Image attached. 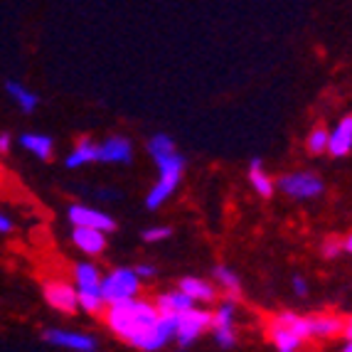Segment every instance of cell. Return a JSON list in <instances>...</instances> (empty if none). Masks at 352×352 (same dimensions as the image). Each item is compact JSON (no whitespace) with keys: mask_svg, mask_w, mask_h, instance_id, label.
<instances>
[{"mask_svg":"<svg viewBox=\"0 0 352 352\" xmlns=\"http://www.w3.org/2000/svg\"><path fill=\"white\" fill-rule=\"evenodd\" d=\"M106 325L126 345L155 352L175 340L177 316L160 313L151 300H138V296L121 303H111L106 311Z\"/></svg>","mask_w":352,"mask_h":352,"instance_id":"6da1fadb","label":"cell"},{"mask_svg":"<svg viewBox=\"0 0 352 352\" xmlns=\"http://www.w3.org/2000/svg\"><path fill=\"white\" fill-rule=\"evenodd\" d=\"M269 340L278 352H296L313 340L311 335V316L283 311L271 318L269 323Z\"/></svg>","mask_w":352,"mask_h":352,"instance_id":"7a4b0ae2","label":"cell"},{"mask_svg":"<svg viewBox=\"0 0 352 352\" xmlns=\"http://www.w3.org/2000/svg\"><path fill=\"white\" fill-rule=\"evenodd\" d=\"M153 163L158 165V182L148 190L146 207L148 210H158V207H163L165 202L173 197V192L180 188L182 175H185V158H182L175 148V151L155 158Z\"/></svg>","mask_w":352,"mask_h":352,"instance_id":"3957f363","label":"cell"},{"mask_svg":"<svg viewBox=\"0 0 352 352\" xmlns=\"http://www.w3.org/2000/svg\"><path fill=\"white\" fill-rule=\"evenodd\" d=\"M74 281H76V298L82 311L101 313L104 308V294H101V271L89 261L74 266Z\"/></svg>","mask_w":352,"mask_h":352,"instance_id":"277c9868","label":"cell"},{"mask_svg":"<svg viewBox=\"0 0 352 352\" xmlns=\"http://www.w3.org/2000/svg\"><path fill=\"white\" fill-rule=\"evenodd\" d=\"M141 276L135 274V269H113L106 276H101V294H104V303H121V300H131L141 294Z\"/></svg>","mask_w":352,"mask_h":352,"instance_id":"5b68a950","label":"cell"},{"mask_svg":"<svg viewBox=\"0 0 352 352\" xmlns=\"http://www.w3.org/2000/svg\"><path fill=\"white\" fill-rule=\"evenodd\" d=\"M276 188L281 190L286 197H291V200L303 202V200H316V197H320L325 185L316 173L296 170V173H286V175L278 177Z\"/></svg>","mask_w":352,"mask_h":352,"instance_id":"8992f818","label":"cell"},{"mask_svg":"<svg viewBox=\"0 0 352 352\" xmlns=\"http://www.w3.org/2000/svg\"><path fill=\"white\" fill-rule=\"evenodd\" d=\"M212 328V313L200 311V308H188L177 313V328H175V342L180 347H190L195 340H200L202 335Z\"/></svg>","mask_w":352,"mask_h":352,"instance_id":"52a82bcc","label":"cell"},{"mask_svg":"<svg viewBox=\"0 0 352 352\" xmlns=\"http://www.w3.org/2000/svg\"><path fill=\"white\" fill-rule=\"evenodd\" d=\"M212 338L219 347L229 350L236 345V303L234 298H227L219 303V308L212 313Z\"/></svg>","mask_w":352,"mask_h":352,"instance_id":"ba28073f","label":"cell"},{"mask_svg":"<svg viewBox=\"0 0 352 352\" xmlns=\"http://www.w3.org/2000/svg\"><path fill=\"white\" fill-rule=\"evenodd\" d=\"M67 219L72 222V227H94L106 232V234L116 229V219L111 214H106L101 210H91V207H84V205H72L67 210Z\"/></svg>","mask_w":352,"mask_h":352,"instance_id":"9c48e42d","label":"cell"},{"mask_svg":"<svg viewBox=\"0 0 352 352\" xmlns=\"http://www.w3.org/2000/svg\"><path fill=\"white\" fill-rule=\"evenodd\" d=\"M131 160H133V143L124 135H111L96 148V163L129 165Z\"/></svg>","mask_w":352,"mask_h":352,"instance_id":"30bf717a","label":"cell"},{"mask_svg":"<svg viewBox=\"0 0 352 352\" xmlns=\"http://www.w3.org/2000/svg\"><path fill=\"white\" fill-rule=\"evenodd\" d=\"M45 340L50 345H57V347H67V350H76V352H94L99 347L94 335H87V333H74V330H59L52 328L45 333Z\"/></svg>","mask_w":352,"mask_h":352,"instance_id":"8fae6325","label":"cell"},{"mask_svg":"<svg viewBox=\"0 0 352 352\" xmlns=\"http://www.w3.org/2000/svg\"><path fill=\"white\" fill-rule=\"evenodd\" d=\"M42 294H45V300H47L54 311H59V313H74L76 308H79L76 286H69V283L50 281V283H45Z\"/></svg>","mask_w":352,"mask_h":352,"instance_id":"7c38bea8","label":"cell"},{"mask_svg":"<svg viewBox=\"0 0 352 352\" xmlns=\"http://www.w3.org/2000/svg\"><path fill=\"white\" fill-rule=\"evenodd\" d=\"M72 241H74L76 249H82L89 256H99L106 249V232L94 229V227H74Z\"/></svg>","mask_w":352,"mask_h":352,"instance_id":"4fadbf2b","label":"cell"},{"mask_svg":"<svg viewBox=\"0 0 352 352\" xmlns=\"http://www.w3.org/2000/svg\"><path fill=\"white\" fill-rule=\"evenodd\" d=\"M352 151V113L338 121L328 138V153L333 158H345L347 153Z\"/></svg>","mask_w":352,"mask_h":352,"instance_id":"5bb4252c","label":"cell"},{"mask_svg":"<svg viewBox=\"0 0 352 352\" xmlns=\"http://www.w3.org/2000/svg\"><path fill=\"white\" fill-rule=\"evenodd\" d=\"M177 288H180V291H185V294H188L195 303H212V300L217 298V288H214V283L205 281V278H197V276L180 278Z\"/></svg>","mask_w":352,"mask_h":352,"instance_id":"9a60e30c","label":"cell"},{"mask_svg":"<svg viewBox=\"0 0 352 352\" xmlns=\"http://www.w3.org/2000/svg\"><path fill=\"white\" fill-rule=\"evenodd\" d=\"M155 305H158L160 313H173V316H177V313L192 308L195 300L190 298L185 291L175 288V291H165V294H160L158 298H155Z\"/></svg>","mask_w":352,"mask_h":352,"instance_id":"2e32d148","label":"cell"},{"mask_svg":"<svg viewBox=\"0 0 352 352\" xmlns=\"http://www.w3.org/2000/svg\"><path fill=\"white\" fill-rule=\"evenodd\" d=\"M20 143H23L25 151H30L35 158L40 160H50L52 158V151H54V141L50 138V135H42V133H25L23 138H20Z\"/></svg>","mask_w":352,"mask_h":352,"instance_id":"e0dca14e","label":"cell"},{"mask_svg":"<svg viewBox=\"0 0 352 352\" xmlns=\"http://www.w3.org/2000/svg\"><path fill=\"white\" fill-rule=\"evenodd\" d=\"M96 148L99 143H94L91 138H82L74 146V151L67 155V168H82L87 163H96Z\"/></svg>","mask_w":352,"mask_h":352,"instance_id":"ac0fdd59","label":"cell"},{"mask_svg":"<svg viewBox=\"0 0 352 352\" xmlns=\"http://www.w3.org/2000/svg\"><path fill=\"white\" fill-rule=\"evenodd\" d=\"M249 182H252V188L256 190L261 197H271L274 190H276V182L266 175L264 165H261V160L258 158H254L252 165H249Z\"/></svg>","mask_w":352,"mask_h":352,"instance_id":"d6986e66","label":"cell"},{"mask_svg":"<svg viewBox=\"0 0 352 352\" xmlns=\"http://www.w3.org/2000/svg\"><path fill=\"white\" fill-rule=\"evenodd\" d=\"M338 333H342V320L335 316H311V335L313 338H320V340H328L335 338Z\"/></svg>","mask_w":352,"mask_h":352,"instance_id":"ffe728a7","label":"cell"},{"mask_svg":"<svg viewBox=\"0 0 352 352\" xmlns=\"http://www.w3.org/2000/svg\"><path fill=\"white\" fill-rule=\"evenodd\" d=\"M212 276H214V281L219 283V288H224V294H227V298H239L241 296V281H239V274H234V271L229 269V266H214V271H212Z\"/></svg>","mask_w":352,"mask_h":352,"instance_id":"44dd1931","label":"cell"},{"mask_svg":"<svg viewBox=\"0 0 352 352\" xmlns=\"http://www.w3.org/2000/svg\"><path fill=\"white\" fill-rule=\"evenodd\" d=\"M8 94L12 96V101H15L25 113H32L37 109V104H40L37 94H32V91H30L28 87H23L20 82H8Z\"/></svg>","mask_w":352,"mask_h":352,"instance_id":"7402d4cb","label":"cell"},{"mask_svg":"<svg viewBox=\"0 0 352 352\" xmlns=\"http://www.w3.org/2000/svg\"><path fill=\"white\" fill-rule=\"evenodd\" d=\"M328 138H330L328 129H323V126L313 129L311 135H308V141H305L308 153H311V155H323V153H328Z\"/></svg>","mask_w":352,"mask_h":352,"instance_id":"603a6c76","label":"cell"},{"mask_svg":"<svg viewBox=\"0 0 352 352\" xmlns=\"http://www.w3.org/2000/svg\"><path fill=\"white\" fill-rule=\"evenodd\" d=\"M170 151H175V141H173L168 133H155L151 141H148V155H151L153 160L165 155V153H170Z\"/></svg>","mask_w":352,"mask_h":352,"instance_id":"cb8c5ba5","label":"cell"},{"mask_svg":"<svg viewBox=\"0 0 352 352\" xmlns=\"http://www.w3.org/2000/svg\"><path fill=\"white\" fill-rule=\"evenodd\" d=\"M173 234V229L170 227H148L143 229V241H148V244H158V241H165V239H170Z\"/></svg>","mask_w":352,"mask_h":352,"instance_id":"d4e9b609","label":"cell"},{"mask_svg":"<svg viewBox=\"0 0 352 352\" xmlns=\"http://www.w3.org/2000/svg\"><path fill=\"white\" fill-rule=\"evenodd\" d=\"M135 274L141 276V281H153V278L158 276V266H153V264H138V266H135Z\"/></svg>","mask_w":352,"mask_h":352,"instance_id":"484cf974","label":"cell"},{"mask_svg":"<svg viewBox=\"0 0 352 352\" xmlns=\"http://www.w3.org/2000/svg\"><path fill=\"white\" fill-rule=\"evenodd\" d=\"M340 252H342V244H338L335 239H328L323 244V249H320V254H323L325 258H335Z\"/></svg>","mask_w":352,"mask_h":352,"instance_id":"4316f807","label":"cell"},{"mask_svg":"<svg viewBox=\"0 0 352 352\" xmlns=\"http://www.w3.org/2000/svg\"><path fill=\"white\" fill-rule=\"evenodd\" d=\"M294 294L300 296V298H305V296H308V283H305L303 276H296L294 278Z\"/></svg>","mask_w":352,"mask_h":352,"instance_id":"83f0119b","label":"cell"},{"mask_svg":"<svg viewBox=\"0 0 352 352\" xmlns=\"http://www.w3.org/2000/svg\"><path fill=\"white\" fill-rule=\"evenodd\" d=\"M10 232H12V219L0 212V234H10Z\"/></svg>","mask_w":352,"mask_h":352,"instance_id":"f1b7e54d","label":"cell"},{"mask_svg":"<svg viewBox=\"0 0 352 352\" xmlns=\"http://www.w3.org/2000/svg\"><path fill=\"white\" fill-rule=\"evenodd\" d=\"M342 335H345V340H352V318H347L342 323Z\"/></svg>","mask_w":352,"mask_h":352,"instance_id":"f546056e","label":"cell"},{"mask_svg":"<svg viewBox=\"0 0 352 352\" xmlns=\"http://www.w3.org/2000/svg\"><path fill=\"white\" fill-rule=\"evenodd\" d=\"M8 151H10V135L3 133L0 135V153H8Z\"/></svg>","mask_w":352,"mask_h":352,"instance_id":"4dcf8cb0","label":"cell"},{"mask_svg":"<svg viewBox=\"0 0 352 352\" xmlns=\"http://www.w3.org/2000/svg\"><path fill=\"white\" fill-rule=\"evenodd\" d=\"M99 197H104V200H118V192H113V190H99Z\"/></svg>","mask_w":352,"mask_h":352,"instance_id":"1f68e13d","label":"cell"},{"mask_svg":"<svg viewBox=\"0 0 352 352\" xmlns=\"http://www.w3.org/2000/svg\"><path fill=\"white\" fill-rule=\"evenodd\" d=\"M342 249H345L347 254H352V232H350V234H347V239L342 241Z\"/></svg>","mask_w":352,"mask_h":352,"instance_id":"d6a6232c","label":"cell"},{"mask_svg":"<svg viewBox=\"0 0 352 352\" xmlns=\"http://www.w3.org/2000/svg\"><path fill=\"white\" fill-rule=\"evenodd\" d=\"M340 350H342V352H352V340H347L345 345L340 347Z\"/></svg>","mask_w":352,"mask_h":352,"instance_id":"836d02e7","label":"cell"}]
</instances>
